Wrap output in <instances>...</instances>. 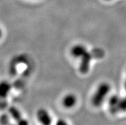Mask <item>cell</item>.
<instances>
[{
    "mask_svg": "<svg viewBox=\"0 0 126 125\" xmlns=\"http://www.w3.org/2000/svg\"><path fill=\"white\" fill-rule=\"evenodd\" d=\"M110 91V84L106 83H101L99 85L97 89L92 98V103L93 105L96 107L101 106Z\"/></svg>",
    "mask_w": 126,
    "mask_h": 125,
    "instance_id": "1",
    "label": "cell"
},
{
    "mask_svg": "<svg viewBox=\"0 0 126 125\" xmlns=\"http://www.w3.org/2000/svg\"><path fill=\"white\" fill-rule=\"evenodd\" d=\"M11 89L12 85L8 81H0V109H4L7 106V98Z\"/></svg>",
    "mask_w": 126,
    "mask_h": 125,
    "instance_id": "2",
    "label": "cell"
},
{
    "mask_svg": "<svg viewBox=\"0 0 126 125\" xmlns=\"http://www.w3.org/2000/svg\"><path fill=\"white\" fill-rule=\"evenodd\" d=\"M94 57L92 52H90L88 51L83 54L81 57V62L79 66V71L82 73H86L89 70L90 62Z\"/></svg>",
    "mask_w": 126,
    "mask_h": 125,
    "instance_id": "3",
    "label": "cell"
},
{
    "mask_svg": "<svg viewBox=\"0 0 126 125\" xmlns=\"http://www.w3.org/2000/svg\"><path fill=\"white\" fill-rule=\"evenodd\" d=\"M8 112L13 119L19 125H27L28 122L22 117L20 111L15 107H10L8 109Z\"/></svg>",
    "mask_w": 126,
    "mask_h": 125,
    "instance_id": "4",
    "label": "cell"
},
{
    "mask_svg": "<svg viewBox=\"0 0 126 125\" xmlns=\"http://www.w3.org/2000/svg\"><path fill=\"white\" fill-rule=\"evenodd\" d=\"M37 117L38 120L43 125H50L52 121L51 116H49L48 112L44 109H40L37 111Z\"/></svg>",
    "mask_w": 126,
    "mask_h": 125,
    "instance_id": "5",
    "label": "cell"
},
{
    "mask_svg": "<svg viewBox=\"0 0 126 125\" xmlns=\"http://www.w3.org/2000/svg\"><path fill=\"white\" fill-rule=\"evenodd\" d=\"M86 51L87 49L83 45H76L72 47L70 53L74 57H81Z\"/></svg>",
    "mask_w": 126,
    "mask_h": 125,
    "instance_id": "6",
    "label": "cell"
},
{
    "mask_svg": "<svg viewBox=\"0 0 126 125\" xmlns=\"http://www.w3.org/2000/svg\"><path fill=\"white\" fill-rule=\"evenodd\" d=\"M77 101V98L75 95L72 94H69L66 95L63 99L62 103L63 106L66 108H72L75 105Z\"/></svg>",
    "mask_w": 126,
    "mask_h": 125,
    "instance_id": "7",
    "label": "cell"
},
{
    "mask_svg": "<svg viewBox=\"0 0 126 125\" xmlns=\"http://www.w3.org/2000/svg\"><path fill=\"white\" fill-rule=\"evenodd\" d=\"M122 111H126V97L124 98H120L118 104L115 107L113 114L117 113L118 112H122Z\"/></svg>",
    "mask_w": 126,
    "mask_h": 125,
    "instance_id": "8",
    "label": "cell"
},
{
    "mask_svg": "<svg viewBox=\"0 0 126 125\" xmlns=\"http://www.w3.org/2000/svg\"><path fill=\"white\" fill-rule=\"evenodd\" d=\"M94 57H95L97 58H101L104 56V52L102 49H95L92 51Z\"/></svg>",
    "mask_w": 126,
    "mask_h": 125,
    "instance_id": "9",
    "label": "cell"
},
{
    "mask_svg": "<svg viewBox=\"0 0 126 125\" xmlns=\"http://www.w3.org/2000/svg\"><path fill=\"white\" fill-rule=\"evenodd\" d=\"M66 124H67V123L65 122L63 120H62V119H60V120H58V122L56 123V125H66Z\"/></svg>",
    "mask_w": 126,
    "mask_h": 125,
    "instance_id": "10",
    "label": "cell"
},
{
    "mask_svg": "<svg viewBox=\"0 0 126 125\" xmlns=\"http://www.w3.org/2000/svg\"><path fill=\"white\" fill-rule=\"evenodd\" d=\"M2 35H3V32H2V29L0 28V38L2 37Z\"/></svg>",
    "mask_w": 126,
    "mask_h": 125,
    "instance_id": "11",
    "label": "cell"
},
{
    "mask_svg": "<svg viewBox=\"0 0 126 125\" xmlns=\"http://www.w3.org/2000/svg\"><path fill=\"white\" fill-rule=\"evenodd\" d=\"M125 89H126V83H125Z\"/></svg>",
    "mask_w": 126,
    "mask_h": 125,
    "instance_id": "12",
    "label": "cell"
},
{
    "mask_svg": "<svg viewBox=\"0 0 126 125\" xmlns=\"http://www.w3.org/2000/svg\"><path fill=\"white\" fill-rule=\"evenodd\" d=\"M105 1H110V0H105Z\"/></svg>",
    "mask_w": 126,
    "mask_h": 125,
    "instance_id": "13",
    "label": "cell"
}]
</instances>
